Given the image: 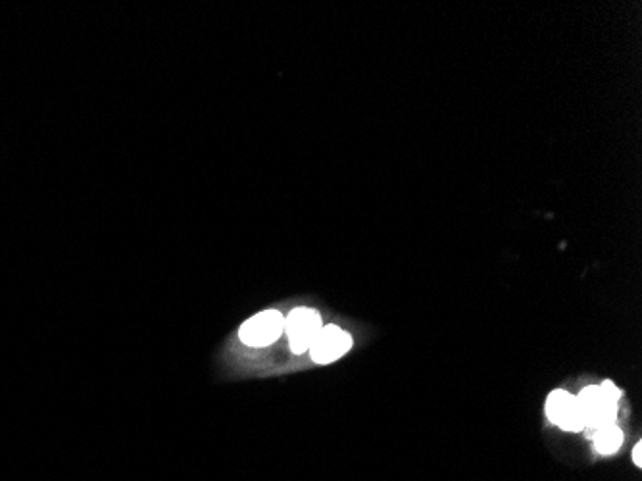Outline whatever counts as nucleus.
<instances>
[{
  "instance_id": "nucleus-1",
  "label": "nucleus",
  "mask_w": 642,
  "mask_h": 481,
  "mask_svg": "<svg viewBox=\"0 0 642 481\" xmlns=\"http://www.w3.org/2000/svg\"><path fill=\"white\" fill-rule=\"evenodd\" d=\"M619 397H621V391L612 381L585 387L577 395L585 428L598 431L616 424Z\"/></svg>"
},
{
  "instance_id": "nucleus-2",
  "label": "nucleus",
  "mask_w": 642,
  "mask_h": 481,
  "mask_svg": "<svg viewBox=\"0 0 642 481\" xmlns=\"http://www.w3.org/2000/svg\"><path fill=\"white\" fill-rule=\"evenodd\" d=\"M321 328L320 314L310 308H295L287 318H285V333L289 335L291 351L302 355L306 353L314 339L318 337Z\"/></svg>"
},
{
  "instance_id": "nucleus-3",
  "label": "nucleus",
  "mask_w": 642,
  "mask_h": 481,
  "mask_svg": "<svg viewBox=\"0 0 642 481\" xmlns=\"http://www.w3.org/2000/svg\"><path fill=\"white\" fill-rule=\"evenodd\" d=\"M285 331V318L279 310H266L252 316L239 331L241 341L248 347H268Z\"/></svg>"
},
{
  "instance_id": "nucleus-4",
  "label": "nucleus",
  "mask_w": 642,
  "mask_h": 481,
  "mask_svg": "<svg viewBox=\"0 0 642 481\" xmlns=\"http://www.w3.org/2000/svg\"><path fill=\"white\" fill-rule=\"evenodd\" d=\"M546 416L552 424L564 431L585 430L581 406L575 395L564 389H556L546 399Z\"/></svg>"
},
{
  "instance_id": "nucleus-5",
  "label": "nucleus",
  "mask_w": 642,
  "mask_h": 481,
  "mask_svg": "<svg viewBox=\"0 0 642 481\" xmlns=\"http://www.w3.org/2000/svg\"><path fill=\"white\" fill-rule=\"evenodd\" d=\"M352 347V339L346 331L337 328V326H325L321 328L318 337L314 339L312 347L308 349L312 360L318 364H329L333 360H339L341 356L346 355Z\"/></svg>"
},
{
  "instance_id": "nucleus-6",
  "label": "nucleus",
  "mask_w": 642,
  "mask_h": 481,
  "mask_svg": "<svg viewBox=\"0 0 642 481\" xmlns=\"http://www.w3.org/2000/svg\"><path fill=\"white\" fill-rule=\"evenodd\" d=\"M594 445H596L598 453L612 455V453L619 451V447L623 445V431L619 430L616 424L606 426V428L596 431Z\"/></svg>"
},
{
  "instance_id": "nucleus-7",
  "label": "nucleus",
  "mask_w": 642,
  "mask_h": 481,
  "mask_svg": "<svg viewBox=\"0 0 642 481\" xmlns=\"http://www.w3.org/2000/svg\"><path fill=\"white\" fill-rule=\"evenodd\" d=\"M641 453H642V445L639 443L635 449H633V460H635V464L641 468L642 466V458H641Z\"/></svg>"
}]
</instances>
